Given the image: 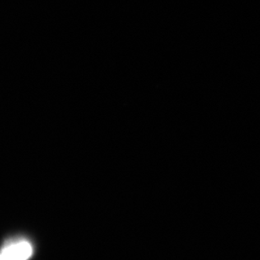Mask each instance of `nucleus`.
Instances as JSON below:
<instances>
[{
    "label": "nucleus",
    "mask_w": 260,
    "mask_h": 260,
    "mask_svg": "<svg viewBox=\"0 0 260 260\" xmlns=\"http://www.w3.org/2000/svg\"><path fill=\"white\" fill-rule=\"evenodd\" d=\"M33 253L31 243L24 238L9 240L0 249V260H28Z\"/></svg>",
    "instance_id": "obj_1"
}]
</instances>
